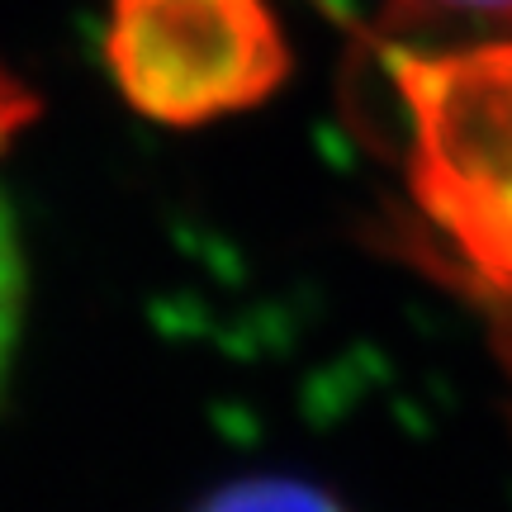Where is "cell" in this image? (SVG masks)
Here are the masks:
<instances>
[{"instance_id": "5", "label": "cell", "mask_w": 512, "mask_h": 512, "mask_svg": "<svg viewBox=\"0 0 512 512\" xmlns=\"http://www.w3.org/2000/svg\"><path fill=\"white\" fill-rule=\"evenodd\" d=\"M413 10H451V15H498L512 10V0H403Z\"/></svg>"}, {"instance_id": "1", "label": "cell", "mask_w": 512, "mask_h": 512, "mask_svg": "<svg viewBox=\"0 0 512 512\" xmlns=\"http://www.w3.org/2000/svg\"><path fill=\"white\" fill-rule=\"evenodd\" d=\"M110 62L133 105L200 124L271 91L285 43L261 0H114Z\"/></svg>"}, {"instance_id": "3", "label": "cell", "mask_w": 512, "mask_h": 512, "mask_svg": "<svg viewBox=\"0 0 512 512\" xmlns=\"http://www.w3.org/2000/svg\"><path fill=\"white\" fill-rule=\"evenodd\" d=\"M19 328H24V256H19L15 219L0 200V384L15 361Z\"/></svg>"}, {"instance_id": "2", "label": "cell", "mask_w": 512, "mask_h": 512, "mask_svg": "<svg viewBox=\"0 0 512 512\" xmlns=\"http://www.w3.org/2000/svg\"><path fill=\"white\" fill-rule=\"evenodd\" d=\"M195 512H342V503L328 498L323 489H313V484H299V479L256 475L204 498Z\"/></svg>"}, {"instance_id": "4", "label": "cell", "mask_w": 512, "mask_h": 512, "mask_svg": "<svg viewBox=\"0 0 512 512\" xmlns=\"http://www.w3.org/2000/svg\"><path fill=\"white\" fill-rule=\"evenodd\" d=\"M29 114H34V100L24 86H15L10 76L0 72V143L15 133L19 124H29Z\"/></svg>"}]
</instances>
